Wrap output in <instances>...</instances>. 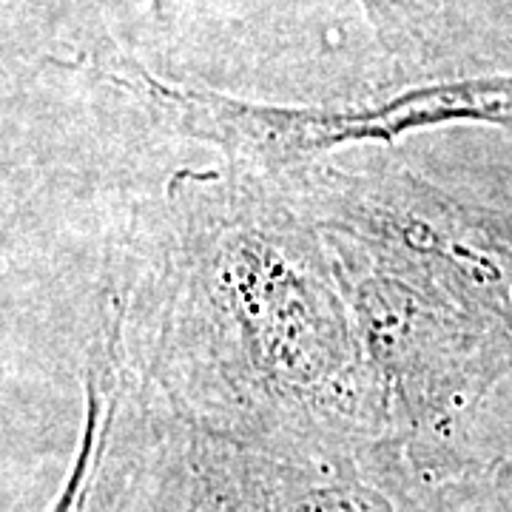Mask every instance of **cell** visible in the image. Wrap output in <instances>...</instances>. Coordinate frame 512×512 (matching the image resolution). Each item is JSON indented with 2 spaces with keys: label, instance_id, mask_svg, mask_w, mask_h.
<instances>
[{
  "label": "cell",
  "instance_id": "6da1fadb",
  "mask_svg": "<svg viewBox=\"0 0 512 512\" xmlns=\"http://www.w3.org/2000/svg\"><path fill=\"white\" fill-rule=\"evenodd\" d=\"M157 248L146 382L174 413L282 450L393 439L336 259L274 177H171Z\"/></svg>",
  "mask_w": 512,
  "mask_h": 512
},
{
  "label": "cell",
  "instance_id": "8992f818",
  "mask_svg": "<svg viewBox=\"0 0 512 512\" xmlns=\"http://www.w3.org/2000/svg\"><path fill=\"white\" fill-rule=\"evenodd\" d=\"M163 0H154V9H160ZM439 0H362L367 18L379 32L387 46L399 49L404 40L421 32V23L433 15Z\"/></svg>",
  "mask_w": 512,
  "mask_h": 512
},
{
  "label": "cell",
  "instance_id": "277c9868",
  "mask_svg": "<svg viewBox=\"0 0 512 512\" xmlns=\"http://www.w3.org/2000/svg\"><path fill=\"white\" fill-rule=\"evenodd\" d=\"M94 69L131 94L160 126L220 148L234 168L259 177H288L339 148L390 143L421 128L512 126V74L413 86L350 106H274L168 83L117 49L94 57Z\"/></svg>",
  "mask_w": 512,
  "mask_h": 512
},
{
  "label": "cell",
  "instance_id": "3957f363",
  "mask_svg": "<svg viewBox=\"0 0 512 512\" xmlns=\"http://www.w3.org/2000/svg\"><path fill=\"white\" fill-rule=\"evenodd\" d=\"M330 242L379 256L447 302L493 367L512 370V225L402 163H319L276 177Z\"/></svg>",
  "mask_w": 512,
  "mask_h": 512
},
{
  "label": "cell",
  "instance_id": "7a4b0ae2",
  "mask_svg": "<svg viewBox=\"0 0 512 512\" xmlns=\"http://www.w3.org/2000/svg\"><path fill=\"white\" fill-rule=\"evenodd\" d=\"M128 362L111 313L89 370V416L55 512H433L444 478L399 439L308 453L183 419Z\"/></svg>",
  "mask_w": 512,
  "mask_h": 512
},
{
  "label": "cell",
  "instance_id": "5b68a950",
  "mask_svg": "<svg viewBox=\"0 0 512 512\" xmlns=\"http://www.w3.org/2000/svg\"><path fill=\"white\" fill-rule=\"evenodd\" d=\"M498 487L501 478L495 476L493 467L453 473L441 481L433 512H510Z\"/></svg>",
  "mask_w": 512,
  "mask_h": 512
}]
</instances>
